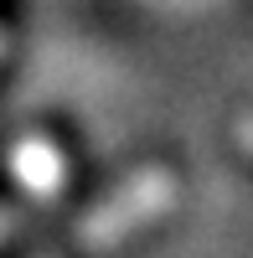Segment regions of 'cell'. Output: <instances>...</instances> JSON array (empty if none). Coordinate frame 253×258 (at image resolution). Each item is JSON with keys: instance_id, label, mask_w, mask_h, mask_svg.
Returning a JSON list of instances; mask_svg holds the SVG:
<instances>
[{"instance_id": "cell-3", "label": "cell", "mask_w": 253, "mask_h": 258, "mask_svg": "<svg viewBox=\"0 0 253 258\" xmlns=\"http://www.w3.org/2000/svg\"><path fill=\"white\" fill-rule=\"evenodd\" d=\"M238 145L253 155V114H243V124H238Z\"/></svg>"}, {"instance_id": "cell-2", "label": "cell", "mask_w": 253, "mask_h": 258, "mask_svg": "<svg viewBox=\"0 0 253 258\" xmlns=\"http://www.w3.org/2000/svg\"><path fill=\"white\" fill-rule=\"evenodd\" d=\"M11 176L31 191V197H52V191L68 181V165H62V150L52 140H26L11 150Z\"/></svg>"}, {"instance_id": "cell-1", "label": "cell", "mask_w": 253, "mask_h": 258, "mask_svg": "<svg viewBox=\"0 0 253 258\" xmlns=\"http://www.w3.org/2000/svg\"><path fill=\"white\" fill-rule=\"evenodd\" d=\"M171 207H176V176L171 170L165 165L135 170L130 181H119L109 197L78 222V243L83 248H114V243L130 238V232H140L155 217H165Z\"/></svg>"}]
</instances>
